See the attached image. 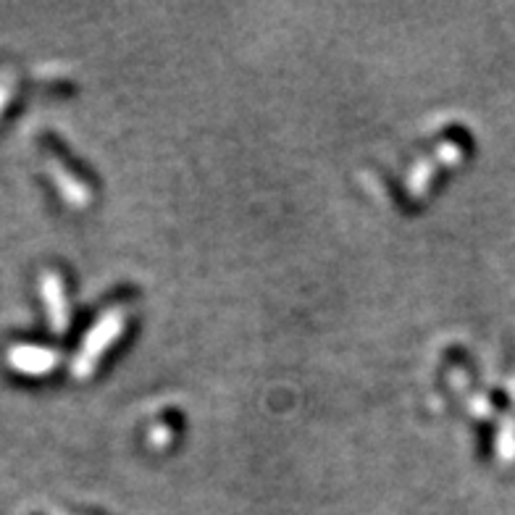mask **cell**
Segmentation results:
<instances>
[{
	"mask_svg": "<svg viewBox=\"0 0 515 515\" xmlns=\"http://www.w3.org/2000/svg\"><path fill=\"white\" fill-rule=\"evenodd\" d=\"M121 329H124V318H121V313H108V318H103V324L98 326V334L90 339V347L85 350V358L95 360V355H98L100 350H106L111 342H116Z\"/></svg>",
	"mask_w": 515,
	"mask_h": 515,
	"instance_id": "obj_1",
	"label": "cell"
}]
</instances>
